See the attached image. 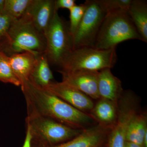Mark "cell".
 <instances>
[{"mask_svg":"<svg viewBox=\"0 0 147 147\" xmlns=\"http://www.w3.org/2000/svg\"><path fill=\"white\" fill-rule=\"evenodd\" d=\"M127 13L140 35L142 41L147 42V1L132 0Z\"/></svg>","mask_w":147,"mask_h":147,"instance_id":"cell-16","label":"cell"},{"mask_svg":"<svg viewBox=\"0 0 147 147\" xmlns=\"http://www.w3.org/2000/svg\"><path fill=\"white\" fill-rule=\"evenodd\" d=\"M0 82L21 87V83L13 72L9 57L0 51Z\"/></svg>","mask_w":147,"mask_h":147,"instance_id":"cell-19","label":"cell"},{"mask_svg":"<svg viewBox=\"0 0 147 147\" xmlns=\"http://www.w3.org/2000/svg\"><path fill=\"white\" fill-rule=\"evenodd\" d=\"M21 88L26 100L27 112L80 130L97 124L90 114L74 108L30 81Z\"/></svg>","mask_w":147,"mask_h":147,"instance_id":"cell-1","label":"cell"},{"mask_svg":"<svg viewBox=\"0 0 147 147\" xmlns=\"http://www.w3.org/2000/svg\"><path fill=\"white\" fill-rule=\"evenodd\" d=\"M136 96L129 91L123 92L118 102V116L108 135V147H124L129 123L138 110Z\"/></svg>","mask_w":147,"mask_h":147,"instance_id":"cell-8","label":"cell"},{"mask_svg":"<svg viewBox=\"0 0 147 147\" xmlns=\"http://www.w3.org/2000/svg\"><path fill=\"white\" fill-rule=\"evenodd\" d=\"M59 71L61 74L62 82L82 92L92 100L100 99L98 90L99 71L86 70Z\"/></svg>","mask_w":147,"mask_h":147,"instance_id":"cell-10","label":"cell"},{"mask_svg":"<svg viewBox=\"0 0 147 147\" xmlns=\"http://www.w3.org/2000/svg\"><path fill=\"white\" fill-rule=\"evenodd\" d=\"M84 16L73 36V49L93 47L105 13L96 0H87Z\"/></svg>","mask_w":147,"mask_h":147,"instance_id":"cell-7","label":"cell"},{"mask_svg":"<svg viewBox=\"0 0 147 147\" xmlns=\"http://www.w3.org/2000/svg\"><path fill=\"white\" fill-rule=\"evenodd\" d=\"M105 14L127 12L132 0H96Z\"/></svg>","mask_w":147,"mask_h":147,"instance_id":"cell-21","label":"cell"},{"mask_svg":"<svg viewBox=\"0 0 147 147\" xmlns=\"http://www.w3.org/2000/svg\"><path fill=\"white\" fill-rule=\"evenodd\" d=\"M31 137L28 129L26 127V137L22 147H31Z\"/></svg>","mask_w":147,"mask_h":147,"instance_id":"cell-25","label":"cell"},{"mask_svg":"<svg viewBox=\"0 0 147 147\" xmlns=\"http://www.w3.org/2000/svg\"><path fill=\"white\" fill-rule=\"evenodd\" d=\"M26 123L31 137V147H50L60 144L78 136L83 130L30 112H27Z\"/></svg>","mask_w":147,"mask_h":147,"instance_id":"cell-3","label":"cell"},{"mask_svg":"<svg viewBox=\"0 0 147 147\" xmlns=\"http://www.w3.org/2000/svg\"><path fill=\"white\" fill-rule=\"evenodd\" d=\"M142 40L126 12L105 14L93 47L101 50L116 48L119 43L129 40Z\"/></svg>","mask_w":147,"mask_h":147,"instance_id":"cell-4","label":"cell"},{"mask_svg":"<svg viewBox=\"0 0 147 147\" xmlns=\"http://www.w3.org/2000/svg\"><path fill=\"white\" fill-rule=\"evenodd\" d=\"M40 54L27 52L9 57L13 72L21 83V87L29 81L30 76Z\"/></svg>","mask_w":147,"mask_h":147,"instance_id":"cell-14","label":"cell"},{"mask_svg":"<svg viewBox=\"0 0 147 147\" xmlns=\"http://www.w3.org/2000/svg\"><path fill=\"white\" fill-rule=\"evenodd\" d=\"M45 49V36L36 28L26 13L15 21L0 43V51L8 57L27 52L43 54Z\"/></svg>","mask_w":147,"mask_h":147,"instance_id":"cell-2","label":"cell"},{"mask_svg":"<svg viewBox=\"0 0 147 147\" xmlns=\"http://www.w3.org/2000/svg\"><path fill=\"white\" fill-rule=\"evenodd\" d=\"M117 60L116 48L101 50L92 47L73 49L60 67V71H99L113 67Z\"/></svg>","mask_w":147,"mask_h":147,"instance_id":"cell-5","label":"cell"},{"mask_svg":"<svg viewBox=\"0 0 147 147\" xmlns=\"http://www.w3.org/2000/svg\"><path fill=\"white\" fill-rule=\"evenodd\" d=\"M110 130L96 124L82 130L73 139L50 147H101L108 142Z\"/></svg>","mask_w":147,"mask_h":147,"instance_id":"cell-11","label":"cell"},{"mask_svg":"<svg viewBox=\"0 0 147 147\" xmlns=\"http://www.w3.org/2000/svg\"><path fill=\"white\" fill-rule=\"evenodd\" d=\"M54 79L50 63L44 53L40 54L33 69L29 81L37 86L45 88Z\"/></svg>","mask_w":147,"mask_h":147,"instance_id":"cell-17","label":"cell"},{"mask_svg":"<svg viewBox=\"0 0 147 147\" xmlns=\"http://www.w3.org/2000/svg\"><path fill=\"white\" fill-rule=\"evenodd\" d=\"M124 147H144V146L132 143V142H126L125 143Z\"/></svg>","mask_w":147,"mask_h":147,"instance_id":"cell-26","label":"cell"},{"mask_svg":"<svg viewBox=\"0 0 147 147\" xmlns=\"http://www.w3.org/2000/svg\"><path fill=\"white\" fill-rule=\"evenodd\" d=\"M118 111V104L100 98L94 104L90 114L96 123L111 129L117 118Z\"/></svg>","mask_w":147,"mask_h":147,"instance_id":"cell-15","label":"cell"},{"mask_svg":"<svg viewBox=\"0 0 147 147\" xmlns=\"http://www.w3.org/2000/svg\"><path fill=\"white\" fill-rule=\"evenodd\" d=\"M56 11L55 0H32L26 13L37 30L45 36Z\"/></svg>","mask_w":147,"mask_h":147,"instance_id":"cell-12","label":"cell"},{"mask_svg":"<svg viewBox=\"0 0 147 147\" xmlns=\"http://www.w3.org/2000/svg\"><path fill=\"white\" fill-rule=\"evenodd\" d=\"M146 133V114L137 111L131 118L129 123L125 141L144 146V138Z\"/></svg>","mask_w":147,"mask_h":147,"instance_id":"cell-18","label":"cell"},{"mask_svg":"<svg viewBox=\"0 0 147 147\" xmlns=\"http://www.w3.org/2000/svg\"><path fill=\"white\" fill-rule=\"evenodd\" d=\"M98 90L100 98L118 104L123 90L121 82L112 73L111 69L98 72Z\"/></svg>","mask_w":147,"mask_h":147,"instance_id":"cell-13","label":"cell"},{"mask_svg":"<svg viewBox=\"0 0 147 147\" xmlns=\"http://www.w3.org/2000/svg\"><path fill=\"white\" fill-rule=\"evenodd\" d=\"M74 0H55V11H58L60 9H67L69 10L76 5Z\"/></svg>","mask_w":147,"mask_h":147,"instance_id":"cell-24","label":"cell"},{"mask_svg":"<svg viewBox=\"0 0 147 147\" xmlns=\"http://www.w3.org/2000/svg\"><path fill=\"white\" fill-rule=\"evenodd\" d=\"M44 54L50 64L60 67L67 56L73 50V37L69 25L56 11L45 35Z\"/></svg>","mask_w":147,"mask_h":147,"instance_id":"cell-6","label":"cell"},{"mask_svg":"<svg viewBox=\"0 0 147 147\" xmlns=\"http://www.w3.org/2000/svg\"><path fill=\"white\" fill-rule=\"evenodd\" d=\"M15 21L5 12L0 13V43L5 38L9 29Z\"/></svg>","mask_w":147,"mask_h":147,"instance_id":"cell-23","label":"cell"},{"mask_svg":"<svg viewBox=\"0 0 147 147\" xmlns=\"http://www.w3.org/2000/svg\"><path fill=\"white\" fill-rule=\"evenodd\" d=\"M86 8V5L84 3L78 5H76L69 10V27L72 37L82 21Z\"/></svg>","mask_w":147,"mask_h":147,"instance_id":"cell-22","label":"cell"},{"mask_svg":"<svg viewBox=\"0 0 147 147\" xmlns=\"http://www.w3.org/2000/svg\"><path fill=\"white\" fill-rule=\"evenodd\" d=\"M5 0H0V13L4 12Z\"/></svg>","mask_w":147,"mask_h":147,"instance_id":"cell-27","label":"cell"},{"mask_svg":"<svg viewBox=\"0 0 147 147\" xmlns=\"http://www.w3.org/2000/svg\"><path fill=\"white\" fill-rule=\"evenodd\" d=\"M44 89L84 113L90 114L94 106L90 98L62 81L52 82Z\"/></svg>","mask_w":147,"mask_h":147,"instance_id":"cell-9","label":"cell"},{"mask_svg":"<svg viewBox=\"0 0 147 147\" xmlns=\"http://www.w3.org/2000/svg\"><path fill=\"white\" fill-rule=\"evenodd\" d=\"M32 0H5L4 12L15 20L24 16Z\"/></svg>","mask_w":147,"mask_h":147,"instance_id":"cell-20","label":"cell"}]
</instances>
